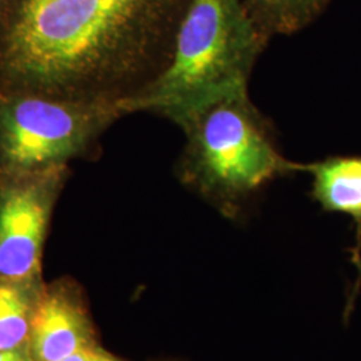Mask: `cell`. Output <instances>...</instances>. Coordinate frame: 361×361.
Wrapping results in <instances>:
<instances>
[{
  "label": "cell",
  "instance_id": "obj_1",
  "mask_svg": "<svg viewBox=\"0 0 361 361\" xmlns=\"http://www.w3.org/2000/svg\"><path fill=\"white\" fill-rule=\"evenodd\" d=\"M189 3L4 0L0 97L114 104L123 113L168 68Z\"/></svg>",
  "mask_w": 361,
  "mask_h": 361
},
{
  "label": "cell",
  "instance_id": "obj_2",
  "mask_svg": "<svg viewBox=\"0 0 361 361\" xmlns=\"http://www.w3.org/2000/svg\"><path fill=\"white\" fill-rule=\"evenodd\" d=\"M269 35L246 0H190L168 68L123 113H154L174 123L207 101L247 89Z\"/></svg>",
  "mask_w": 361,
  "mask_h": 361
},
{
  "label": "cell",
  "instance_id": "obj_3",
  "mask_svg": "<svg viewBox=\"0 0 361 361\" xmlns=\"http://www.w3.org/2000/svg\"><path fill=\"white\" fill-rule=\"evenodd\" d=\"M185 133L180 180L225 214H235L268 182L302 171L277 149L271 125L247 89L225 92L177 123Z\"/></svg>",
  "mask_w": 361,
  "mask_h": 361
},
{
  "label": "cell",
  "instance_id": "obj_4",
  "mask_svg": "<svg viewBox=\"0 0 361 361\" xmlns=\"http://www.w3.org/2000/svg\"><path fill=\"white\" fill-rule=\"evenodd\" d=\"M122 116L114 104L0 97V174L63 166L94 154L101 135Z\"/></svg>",
  "mask_w": 361,
  "mask_h": 361
},
{
  "label": "cell",
  "instance_id": "obj_5",
  "mask_svg": "<svg viewBox=\"0 0 361 361\" xmlns=\"http://www.w3.org/2000/svg\"><path fill=\"white\" fill-rule=\"evenodd\" d=\"M68 166L0 174V280L37 284L52 209Z\"/></svg>",
  "mask_w": 361,
  "mask_h": 361
},
{
  "label": "cell",
  "instance_id": "obj_6",
  "mask_svg": "<svg viewBox=\"0 0 361 361\" xmlns=\"http://www.w3.org/2000/svg\"><path fill=\"white\" fill-rule=\"evenodd\" d=\"M94 345L89 317L63 288L39 295L28 349L34 361H61L78 349Z\"/></svg>",
  "mask_w": 361,
  "mask_h": 361
},
{
  "label": "cell",
  "instance_id": "obj_7",
  "mask_svg": "<svg viewBox=\"0 0 361 361\" xmlns=\"http://www.w3.org/2000/svg\"><path fill=\"white\" fill-rule=\"evenodd\" d=\"M302 171L313 177L312 197L325 212L347 214L356 224V262L360 265L361 157H329L304 164Z\"/></svg>",
  "mask_w": 361,
  "mask_h": 361
},
{
  "label": "cell",
  "instance_id": "obj_8",
  "mask_svg": "<svg viewBox=\"0 0 361 361\" xmlns=\"http://www.w3.org/2000/svg\"><path fill=\"white\" fill-rule=\"evenodd\" d=\"M38 298L34 284L0 280V349L28 348Z\"/></svg>",
  "mask_w": 361,
  "mask_h": 361
},
{
  "label": "cell",
  "instance_id": "obj_9",
  "mask_svg": "<svg viewBox=\"0 0 361 361\" xmlns=\"http://www.w3.org/2000/svg\"><path fill=\"white\" fill-rule=\"evenodd\" d=\"M268 35L289 34L305 26L320 10L323 0H246Z\"/></svg>",
  "mask_w": 361,
  "mask_h": 361
},
{
  "label": "cell",
  "instance_id": "obj_10",
  "mask_svg": "<svg viewBox=\"0 0 361 361\" xmlns=\"http://www.w3.org/2000/svg\"><path fill=\"white\" fill-rule=\"evenodd\" d=\"M0 361H34L30 349H0Z\"/></svg>",
  "mask_w": 361,
  "mask_h": 361
},
{
  "label": "cell",
  "instance_id": "obj_11",
  "mask_svg": "<svg viewBox=\"0 0 361 361\" xmlns=\"http://www.w3.org/2000/svg\"><path fill=\"white\" fill-rule=\"evenodd\" d=\"M97 347L95 345H90V347H85V348L78 349L77 352L68 355L63 360L61 361H91L94 352H95Z\"/></svg>",
  "mask_w": 361,
  "mask_h": 361
},
{
  "label": "cell",
  "instance_id": "obj_12",
  "mask_svg": "<svg viewBox=\"0 0 361 361\" xmlns=\"http://www.w3.org/2000/svg\"><path fill=\"white\" fill-rule=\"evenodd\" d=\"M91 361H122L119 359H116V356L104 352L102 349L97 348L94 352V356H92V360Z\"/></svg>",
  "mask_w": 361,
  "mask_h": 361
},
{
  "label": "cell",
  "instance_id": "obj_13",
  "mask_svg": "<svg viewBox=\"0 0 361 361\" xmlns=\"http://www.w3.org/2000/svg\"><path fill=\"white\" fill-rule=\"evenodd\" d=\"M3 1H4V0H0V4H1V3H3Z\"/></svg>",
  "mask_w": 361,
  "mask_h": 361
}]
</instances>
